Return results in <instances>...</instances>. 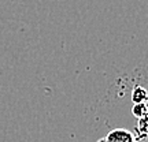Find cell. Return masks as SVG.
<instances>
[{"instance_id": "5", "label": "cell", "mask_w": 148, "mask_h": 142, "mask_svg": "<svg viewBox=\"0 0 148 142\" xmlns=\"http://www.w3.org/2000/svg\"><path fill=\"white\" fill-rule=\"evenodd\" d=\"M97 142H106V139H104V138H100V139H97Z\"/></svg>"}, {"instance_id": "1", "label": "cell", "mask_w": 148, "mask_h": 142, "mask_svg": "<svg viewBox=\"0 0 148 142\" xmlns=\"http://www.w3.org/2000/svg\"><path fill=\"white\" fill-rule=\"evenodd\" d=\"M106 142H137L136 135L126 128H114L106 135Z\"/></svg>"}, {"instance_id": "2", "label": "cell", "mask_w": 148, "mask_h": 142, "mask_svg": "<svg viewBox=\"0 0 148 142\" xmlns=\"http://www.w3.org/2000/svg\"><path fill=\"white\" fill-rule=\"evenodd\" d=\"M132 101L134 104L145 103L148 105V92L144 89L143 86H136L132 92Z\"/></svg>"}, {"instance_id": "4", "label": "cell", "mask_w": 148, "mask_h": 142, "mask_svg": "<svg viewBox=\"0 0 148 142\" xmlns=\"http://www.w3.org/2000/svg\"><path fill=\"white\" fill-rule=\"evenodd\" d=\"M148 112V105L145 103H140V104H133V108H132V113L134 118L140 119L141 116H144L145 113Z\"/></svg>"}, {"instance_id": "3", "label": "cell", "mask_w": 148, "mask_h": 142, "mask_svg": "<svg viewBox=\"0 0 148 142\" xmlns=\"http://www.w3.org/2000/svg\"><path fill=\"white\" fill-rule=\"evenodd\" d=\"M136 130H137V137H136L137 141L143 139V138H145L148 135V112L138 119Z\"/></svg>"}]
</instances>
